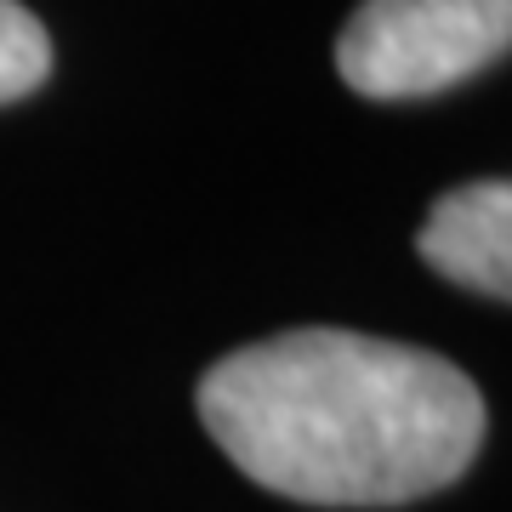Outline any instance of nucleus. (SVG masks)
<instances>
[{"instance_id": "1", "label": "nucleus", "mask_w": 512, "mask_h": 512, "mask_svg": "<svg viewBox=\"0 0 512 512\" xmlns=\"http://www.w3.org/2000/svg\"><path fill=\"white\" fill-rule=\"evenodd\" d=\"M200 421L262 490L308 507H399L467 473L484 399L467 370L365 330H285L205 370Z\"/></svg>"}, {"instance_id": "3", "label": "nucleus", "mask_w": 512, "mask_h": 512, "mask_svg": "<svg viewBox=\"0 0 512 512\" xmlns=\"http://www.w3.org/2000/svg\"><path fill=\"white\" fill-rule=\"evenodd\" d=\"M416 251L433 274L456 279L478 296H512V188L501 177H478L433 200L416 234Z\"/></svg>"}, {"instance_id": "4", "label": "nucleus", "mask_w": 512, "mask_h": 512, "mask_svg": "<svg viewBox=\"0 0 512 512\" xmlns=\"http://www.w3.org/2000/svg\"><path fill=\"white\" fill-rule=\"evenodd\" d=\"M46 74H52L46 23L18 0H0V103H18V97L40 92Z\"/></svg>"}, {"instance_id": "2", "label": "nucleus", "mask_w": 512, "mask_h": 512, "mask_svg": "<svg viewBox=\"0 0 512 512\" xmlns=\"http://www.w3.org/2000/svg\"><path fill=\"white\" fill-rule=\"evenodd\" d=\"M512 0H365L336 40V69L359 97H433L501 63Z\"/></svg>"}]
</instances>
